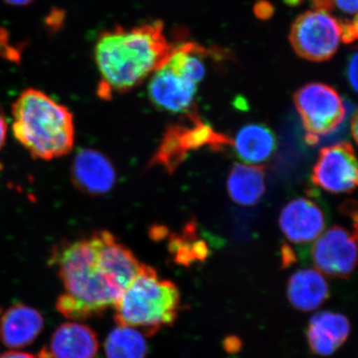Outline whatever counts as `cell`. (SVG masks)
<instances>
[{
	"mask_svg": "<svg viewBox=\"0 0 358 358\" xmlns=\"http://www.w3.org/2000/svg\"><path fill=\"white\" fill-rule=\"evenodd\" d=\"M358 55L357 52L350 56L348 61V68H346V76H348V82H350L352 88L357 91V62Z\"/></svg>",
	"mask_w": 358,
	"mask_h": 358,
	"instance_id": "7402d4cb",
	"label": "cell"
},
{
	"mask_svg": "<svg viewBox=\"0 0 358 358\" xmlns=\"http://www.w3.org/2000/svg\"><path fill=\"white\" fill-rule=\"evenodd\" d=\"M287 294L294 308L301 312H310L319 308L327 300L329 287L319 271L303 268L289 278Z\"/></svg>",
	"mask_w": 358,
	"mask_h": 358,
	"instance_id": "2e32d148",
	"label": "cell"
},
{
	"mask_svg": "<svg viewBox=\"0 0 358 358\" xmlns=\"http://www.w3.org/2000/svg\"><path fill=\"white\" fill-rule=\"evenodd\" d=\"M357 231L334 226L322 233L313 245V265L322 274L345 279L357 266Z\"/></svg>",
	"mask_w": 358,
	"mask_h": 358,
	"instance_id": "ba28073f",
	"label": "cell"
},
{
	"mask_svg": "<svg viewBox=\"0 0 358 358\" xmlns=\"http://www.w3.org/2000/svg\"><path fill=\"white\" fill-rule=\"evenodd\" d=\"M7 122L6 117L0 110V150L3 148L4 143H6V136H7Z\"/></svg>",
	"mask_w": 358,
	"mask_h": 358,
	"instance_id": "d4e9b609",
	"label": "cell"
},
{
	"mask_svg": "<svg viewBox=\"0 0 358 358\" xmlns=\"http://www.w3.org/2000/svg\"><path fill=\"white\" fill-rule=\"evenodd\" d=\"M357 38V18L353 17L352 21L341 22V41L352 43Z\"/></svg>",
	"mask_w": 358,
	"mask_h": 358,
	"instance_id": "44dd1931",
	"label": "cell"
},
{
	"mask_svg": "<svg viewBox=\"0 0 358 358\" xmlns=\"http://www.w3.org/2000/svg\"><path fill=\"white\" fill-rule=\"evenodd\" d=\"M289 42L294 52L306 60H329L341 42V22L327 11H307L292 25Z\"/></svg>",
	"mask_w": 358,
	"mask_h": 358,
	"instance_id": "52a82bcc",
	"label": "cell"
},
{
	"mask_svg": "<svg viewBox=\"0 0 358 358\" xmlns=\"http://www.w3.org/2000/svg\"><path fill=\"white\" fill-rule=\"evenodd\" d=\"M105 352L107 358H145L147 341L138 329L117 324L106 339Z\"/></svg>",
	"mask_w": 358,
	"mask_h": 358,
	"instance_id": "d6986e66",
	"label": "cell"
},
{
	"mask_svg": "<svg viewBox=\"0 0 358 358\" xmlns=\"http://www.w3.org/2000/svg\"><path fill=\"white\" fill-rule=\"evenodd\" d=\"M0 358H36L34 355L30 353L17 352V350H13L10 352H6L0 355Z\"/></svg>",
	"mask_w": 358,
	"mask_h": 358,
	"instance_id": "484cf974",
	"label": "cell"
},
{
	"mask_svg": "<svg viewBox=\"0 0 358 358\" xmlns=\"http://www.w3.org/2000/svg\"><path fill=\"white\" fill-rule=\"evenodd\" d=\"M169 249L176 263L183 266L204 261L209 253L207 244L197 238L196 228L193 223L186 226L182 234L171 237Z\"/></svg>",
	"mask_w": 358,
	"mask_h": 358,
	"instance_id": "ffe728a7",
	"label": "cell"
},
{
	"mask_svg": "<svg viewBox=\"0 0 358 358\" xmlns=\"http://www.w3.org/2000/svg\"><path fill=\"white\" fill-rule=\"evenodd\" d=\"M100 343L95 331L79 322L61 324L39 358H95Z\"/></svg>",
	"mask_w": 358,
	"mask_h": 358,
	"instance_id": "7c38bea8",
	"label": "cell"
},
{
	"mask_svg": "<svg viewBox=\"0 0 358 358\" xmlns=\"http://www.w3.org/2000/svg\"><path fill=\"white\" fill-rule=\"evenodd\" d=\"M231 199L241 206H253L265 192V173L262 166L237 164L227 179Z\"/></svg>",
	"mask_w": 358,
	"mask_h": 358,
	"instance_id": "ac0fdd59",
	"label": "cell"
},
{
	"mask_svg": "<svg viewBox=\"0 0 358 358\" xmlns=\"http://www.w3.org/2000/svg\"><path fill=\"white\" fill-rule=\"evenodd\" d=\"M301 1H303V0H285V2H286L287 4L292 6H298V4H300Z\"/></svg>",
	"mask_w": 358,
	"mask_h": 358,
	"instance_id": "4dcf8cb0",
	"label": "cell"
},
{
	"mask_svg": "<svg viewBox=\"0 0 358 358\" xmlns=\"http://www.w3.org/2000/svg\"><path fill=\"white\" fill-rule=\"evenodd\" d=\"M357 162L348 143L322 148L313 166L312 181L331 193L352 192L357 185Z\"/></svg>",
	"mask_w": 358,
	"mask_h": 358,
	"instance_id": "9c48e42d",
	"label": "cell"
},
{
	"mask_svg": "<svg viewBox=\"0 0 358 358\" xmlns=\"http://www.w3.org/2000/svg\"><path fill=\"white\" fill-rule=\"evenodd\" d=\"M7 4L13 6H26L31 3L34 0H4Z\"/></svg>",
	"mask_w": 358,
	"mask_h": 358,
	"instance_id": "f1b7e54d",
	"label": "cell"
},
{
	"mask_svg": "<svg viewBox=\"0 0 358 358\" xmlns=\"http://www.w3.org/2000/svg\"><path fill=\"white\" fill-rule=\"evenodd\" d=\"M72 178L80 189L91 194H103L115 185L114 166L101 152L82 150L75 157Z\"/></svg>",
	"mask_w": 358,
	"mask_h": 358,
	"instance_id": "4fadbf2b",
	"label": "cell"
},
{
	"mask_svg": "<svg viewBox=\"0 0 358 358\" xmlns=\"http://www.w3.org/2000/svg\"><path fill=\"white\" fill-rule=\"evenodd\" d=\"M13 133L34 159H59L74 147V117L43 92L26 89L13 106Z\"/></svg>",
	"mask_w": 358,
	"mask_h": 358,
	"instance_id": "3957f363",
	"label": "cell"
},
{
	"mask_svg": "<svg viewBox=\"0 0 358 358\" xmlns=\"http://www.w3.org/2000/svg\"><path fill=\"white\" fill-rule=\"evenodd\" d=\"M334 3L336 4L343 13L357 16V0H334Z\"/></svg>",
	"mask_w": 358,
	"mask_h": 358,
	"instance_id": "603a6c76",
	"label": "cell"
},
{
	"mask_svg": "<svg viewBox=\"0 0 358 358\" xmlns=\"http://www.w3.org/2000/svg\"><path fill=\"white\" fill-rule=\"evenodd\" d=\"M197 85L164 63L155 71L148 84V96L159 109L173 114L193 112Z\"/></svg>",
	"mask_w": 358,
	"mask_h": 358,
	"instance_id": "30bf717a",
	"label": "cell"
},
{
	"mask_svg": "<svg viewBox=\"0 0 358 358\" xmlns=\"http://www.w3.org/2000/svg\"><path fill=\"white\" fill-rule=\"evenodd\" d=\"M294 102L306 129L308 145H315L320 136L333 133L346 117L345 103L329 85H305L294 93Z\"/></svg>",
	"mask_w": 358,
	"mask_h": 358,
	"instance_id": "8992f818",
	"label": "cell"
},
{
	"mask_svg": "<svg viewBox=\"0 0 358 358\" xmlns=\"http://www.w3.org/2000/svg\"><path fill=\"white\" fill-rule=\"evenodd\" d=\"M51 263L64 287L56 308L66 319L74 320L115 307L136 271L131 250L105 230L56 247Z\"/></svg>",
	"mask_w": 358,
	"mask_h": 358,
	"instance_id": "6da1fadb",
	"label": "cell"
},
{
	"mask_svg": "<svg viewBox=\"0 0 358 358\" xmlns=\"http://www.w3.org/2000/svg\"><path fill=\"white\" fill-rule=\"evenodd\" d=\"M43 327V317L38 310L15 303L0 319V341L13 350L24 348L38 338Z\"/></svg>",
	"mask_w": 358,
	"mask_h": 358,
	"instance_id": "5bb4252c",
	"label": "cell"
},
{
	"mask_svg": "<svg viewBox=\"0 0 358 358\" xmlns=\"http://www.w3.org/2000/svg\"><path fill=\"white\" fill-rule=\"evenodd\" d=\"M350 324L341 313H315L307 331L308 345L315 355L329 357L345 343L350 336Z\"/></svg>",
	"mask_w": 358,
	"mask_h": 358,
	"instance_id": "9a60e30c",
	"label": "cell"
},
{
	"mask_svg": "<svg viewBox=\"0 0 358 358\" xmlns=\"http://www.w3.org/2000/svg\"><path fill=\"white\" fill-rule=\"evenodd\" d=\"M280 228L286 239L293 244H308L324 233L326 214L315 200L299 197L282 208Z\"/></svg>",
	"mask_w": 358,
	"mask_h": 358,
	"instance_id": "8fae6325",
	"label": "cell"
},
{
	"mask_svg": "<svg viewBox=\"0 0 358 358\" xmlns=\"http://www.w3.org/2000/svg\"><path fill=\"white\" fill-rule=\"evenodd\" d=\"M334 0H313V10L327 11L333 8Z\"/></svg>",
	"mask_w": 358,
	"mask_h": 358,
	"instance_id": "cb8c5ba5",
	"label": "cell"
},
{
	"mask_svg": "<svg viewBox=\"0 0 358 358\" xmlns=\"http://www.w3.org/2000/svg\"><path fill=\"white\" fill-rule=\"evenodd\" d=\"M115 320L120 326L134 327L147 336L178 319L180 294L169 280H160L155 268L141 264L140 271L115 305Z\"/></svg>",
	"mask_w": 358,
	"mask_h": 358,
	"instance_id": "277c9868",
	"label": "cell"
},
{
	"mask_svg": "<svg viewBox=\"0 0 358 358\" xmlns=\"http://www.w3.org/2000/svg\"><path fill=\"white\" fill-rule=\"evenodd\" d=\"M235 154L247 164L267 162L274 154L277 141L274 133L262 124H250L239 129L231 138Z\"/></svg>",
	"mask_w": 358,
	"mask_h": 358,
	"instance_id": "e0dca14e",
	"label": "cell"
},
{
	"mask_svg": "<svg viewBox=\"0 0 358 358\" xmlns=\"http://www.w3.org/2000/svg\"><path fill=\"white\" fill-rule=\"evenodd\" d=\"M229 145L230 138L217 133L193 110L185 115L182 121L166 129L152 157V164L164 167L169 173H173L193 150L205 147L221 150Z\"/></svg>",
	"mask_w": 358,
	"mask_h": 358,
	"instance_id": "5b68a950",
	"label": "cell"
},
{
	"mask_svg": "<svg viewBox=\"0 0 358 358\" xmlns=\"http://www.w3.org/2000/svg\"><path fill=\"white\" fill-rule=\"evenodd\" d=\"M256 11L257 14H258L259 16H261V17H267V16L270 15L271 14L270 4H266L265 6V3H262V6H257Z\"/></svg>",
	"mask_w": 358,
	"mask_h": 358,
	"instance_id": "83f0119b",
	"label": "cell"
},
{
	"mask_svg": "<svg viewBox=\"0 0 358 358\" xmlns=\"http://www.w3.org/2000/svg\"><path fill=\"white\" fill-rule=\"evenodd\" d=\"M225 348L228 352H234V350H239V339L231 336L225 341Z\"/></svg>",
	"mask_w": 358,
	"mask_h": 358,
	"instance_id": "4316f807",
	"label": "cell"
},
{
	"mask_svg": "<svg viewBox=\"0 0 358 358\" xmlns=\"http://www.w3.org/2000/svg\"><path fill=\"white\" fill-rule=\"evenodd\" d=\"M173 49L159 20L101 33L94 52L101 77L99 95L107 99L136 88L166 62Z\"/></svg>",
	"mask_w": 358,
	"mask_h": 358,
	"instance_id": "7a4b0ae2",
	"label": "cell"
},
{
	"mask_svg": "<svg viewBox=\"0 0 358 358\" xmlns=\"http://www.w3.org/2000/svg\"><path fill=\"white\" fill-rule=\"evenodd\" d=\"M350 131H352V138H355V141H357V114L355 113L353 115L352 124H350Z\"/></svg>",
	"mask_w": 358,
	"mask_h": 358,
	"instance_id": "f546056e",
	"label": "cell"
}]
</instances>
